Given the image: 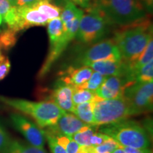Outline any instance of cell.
<instances>
[{
    "label": "cell",
    "mask_w": 153,
    "mask_h": 153,
    "mask_svg": "<svg viewBox=\"0 0 153 153\" xmlns=\"http://www.w3.org/2000/svg\"><path fill=\"white\" fill-rule=\"evenodd\" d=\"M9 141V137L8 134L4 128L0 125V152H3L5 148L8 145Z\"/></svg>",
    "instance_id": "33"
},
{
    "label": "cell",
    "mask_w": 153,
    "mask_h": 153,
    "mask_svg": "<svg viewBox=\"0 0 153 153\" xmlns=\"http://www.w3.org/2000/svg\"><path fill=\"white\" fill-rule=\"evenodd\" d=\"M101 99H102L97 97L94 91L79 87H74L73 95H72V101L74 106L85 102L97 101Z\"/></svg>",
    "instance_id": "24"
},
{
    "label": "cell",
    "mask_w": 153,
    "mask_h": 153,
    "mask_svg": "<svg viewBox=\"0 0 153 153\" xmlns=\"http://www.w3.org/2000/svg\"><path fill=\"white\" fill-rule=\"evenodd\" d=\"M99 130L114 139L120 146L141 149L149 148L150 146V136L146 129L133 120H125L103 126Z\"/></svg>",
    "instance_id": "4"
},
{
    "label": "cell",
    "mask_w": 153,
    "mask_h": 153,
    "mask_svg": "<svg viewBox=\"0 0 153 153\" xmlns=\"http://www.w3.org/2000/svg\"><path fill=\"white\" fill-rule=\"evenodd\" d=\"M12 125L26 138L30 145L38 148H43L45 143V133L36 123L22 115H11Z\"/></svg>",
    "instance_id": "10"
},
{
    "label": "cell",
    "mask_w": 153,
    "mask_h": 153,
    "mask_svg": "<svg viewBox=\"0 0 153 153\" xmlns=\"http://www.w3.org/2000/svg\"><path fill=\"white\" fill-rule=\"evenodd\" d=\"M43 131L45 133V140H47L51 153H68L65 148L58 143L52 132L48 128L43 129Z\"/></svg>",
    "instance_id": "29"
},
{
    "label": "cell",
    "mask_w": 153,
    "mask_h": 153,
    "mask_svg": "<svg viewBox=\"0 0 153 153\" xmlns=\"http://www.w3.org/2000/svg\"><path fill=\"white\" fill-rule=\"evenodd\" d=\"M46 129V128H45ZM54 134L55 137L60 145H62L68 153H94L91 147H82L70 139V137L62 135V134L55 131L51 128H48Z\"/></svg>",
    "instance_id": "17"
},
{
    "label": "cell",
    "mask_w": 153,
    "mask_h": 153,
    "mask_svg": "<svg viewBox=\"0 0 153 153\" xmlns=\"http://www.w3.org/2000/svg\"><path fill=\"white\" fill-rule=\"evenodd\" d=\"M32 7L37 9L41 14L45 15L49 21L53 19L60 18L62 9L58 6L53 4L46 0H42V1H38V3H36Z\"/></svg>",
    "instance_id": "22"
},
{
    "label": "cell",
    "mask_w": 153,
    "mask_h": 153,
    "mask_svg": "<svg viewBox=\"0 0 153 153\" xmlns=\"http://www.w3.org/2000/svg\"><path fill=\"white\" fill-rule=\"evenodd\" d=\"M46 1H50V2H51V1H53V0H46Z\"/></svg>",
    "instance_id": "42"
},
{
    "label": "cell",
    "mask_w": 153,
    "mask_h": 153,
    "mask_svg": "<svg viewBox=\"0 0 153 153\" xmlns=\"http://www.w3.org/2000/svg\"><path fill=\"white\" fill-rule=\"evenodd\" d=\"M1 23H2V19H1V17L0 16V26H1Z\"/></svg>",
    "instance_id": "41"
},
{
    "label": "cell",
    "mask_w": 153,
    "mask_h": 153,
    "mask_svg": "<svg viewBox=\"0 0 153 153\" xmlns=\"http://www.w3.org/2000/svg\"><path fill=\"white\" fill-rule=\"evenodd\" d=\"M8 1L9 3H10V4L11 6H13V7H14V6H16V0H8Z\"/></svg>",
    "instance_id": "40"
},
{
    "label": "cell",
    "mask_w": 153,
    "mask_h": 153,
    "mask_svg": "<svg viewBox=\"0 0 153 153\" xmlns=\"http://www.w3.org/2000/svg\"><path fill=\"white\" fill-rule=\"evenodd\" d=\"M123 97L134 116L151 111L153 106V82H134L125 88Z\"/></svg>",
    "instance_id": "6"
},
{
    "label": "cell",
    "mask_w": 153,
    "mask_h": 153,
    "mask_svg": "<svg viewBox=\"0 0 153 153\" xmlns=\"http://www.w3.org/2000/svg\"><path fill=\"white\" fill-rule=\"evenodd\" d=\"M40 1H42V0H16V4L15 7H32Z\"/></svg>",
    "instance_id": "35"
},
{
    "label": "cell",
    "mask_w": 153,
    "mask_h": 153,
    "mask_svg": "<svg viewBox=\"0 0 153 153\" xmlns=\"http://www.w3.org/2000/svg\"><path fill=\"white\" fill-rule=\"evenodd\" d=\"M97 131L94 128V126H88L82 131L78 132L72 135L70 139L82 147H91L90 140L93 134Z\"/></svg>",
    "instance_id": "27"
},
{
    "label": "cell",
    "mask_w": 153,
    "mask_h": 153,
    "mask_svg": "<svg viewBox=\"0 0 153 153\" xmlns=\"http://www.w3.org/2000/svg\"><path fill=\"white\" fill-rule=\"evenodd\" d=\"M134 82H153V61L135 70L133 72Z\"/></svg>",
    "instance_id": "26"
},
{
    "label": "cell",
    "mask_w": 153,
    "mask_h": 153,
    "mask_svg": "<svg viewBox=\"0 0 153 153\" xmlns=\"http://www.w3.org/2000/svg\"><path fill=\"white\" fill-rule=\"evenodd\" d=\"M94 102H85L75 105L72 114L75 115L80 120L85 122V123L90 126H94V114L93 108Z\"/></svg>",
    "instance_id": "19"
},
{
    "label": "cell",
    "mask_w": 153,
    "mask_h": 153,
    "mask_svg": "<svg viewBox=\"0 0 153 153\" xmlns=\"http://www.w3.org/2000/svg\"><path fill=\"white\" fill-rule=\"evenodd\" d=\"M112 153H126V152H125V151L122 149L121 147L118 145V148H116V150H114V151Z\"/></svg>",
    "instance_id": "39"
},
{
    "label": "cell",
    "mask_w": 153,
    "mask_h": 153,
    "mask_svg": "<svg viewBox=\"0 0 153 153\" xmlns=\"http://www.w3.org/2000/svg\"><path fill=\"white\" fill-rule=\"evenodd\" d=\"M87 11L89 14L83 15L80 20L75 38L82 43H93L105 35L107 23L97 12Z\"/></svg>",
    "instance_id": "7"
},
{
    "label": "cell",
    "mask_w": 153,
    "mask_h": 153,
    "mask_svg": "<svg viewBox=\"0 0 153 153\" xmlns=\"http://www.w3.org/2000/svg\"><path fill=\"white\" fill-rule=\"evenodd\" d=\"M88 126H90V125L85 123L74 114L65 111L57 120L56 124L51 128L57 133L71 137L74 134L82 131Z\"/></svg>",
    "instance_id": "14"
},
{
    "label": "cell",
    "mask_w": 153,
    "mask_h": 153,
    "mask_svg": "<svg viewBox=\"0 0 153 153\" xmlns=\"http://www.w3.org/2000/svg\"><path fill=\"white\" fill-rule=\"evenodd\" d=\"M107 60H122L119 50L113 39L104 40L89 47L78 57L76 65L88 66L92 62Z\"/></svg>",
    "instance_id": "9"
},
{
    "label": "cell",
    "mask_w": 153,
    "mask_h": 153,
    "mask_svg": "<svg viewBox=\"0 0 153 153\" xmlns=\"http://www.w3.org/2000/svg\"><path fill=\"white\" fill-rule=\"evenodd\" d=\"M0 101L19 112L29 116L43 130L54 126L65 112L51 100L36 102L26 99L0 97Z\"/></svg>",
    "instance_id": "3"
},
{
    "label": "cell",
    "mask_w": 153,
    "mask_h": 153,
    "mask_svg": "<svg viewBox=\"0 0 153 153\" xmlns=\"http://www.w3.org/2000/svg\"><path fill=\"white\" fill-rule=\"evenodd\" d=\"M153 61V40L151 38L150 41L148 42V45L145 48L144 51L142 53V54L140 55V57L133 63H129L130 68L132 71V80H133V72L135 70L138 69L145 65Z\"/></svg>",
    "instance_id": "23"
},
{
    "label": "cell",
    "mask_w": 153,
    "mask_h": 153,
    "mask_svg": "<svg viewBox=\"0 0 153 153\" xmlns=\"http://www.w3.org/2000/svg\"><path fill=\"white\" fill-rule=\"evenodd\" d=\"M87 10L102 16L107 24H129L147 15L139 0H95Z\"/></svg>",
    "instance_id": "2"
},
{
    "label": "cell",
    "mask_w": 153,
    "mask_h": 153,
    "mask_svg": "<svg viewBox=\"0 0 153 153\" xmlns=\"http://www.w3.org/2000/svg\"><path fill=\"white\" fill-rule=\"evenodd\" d=\"M84 1V8L88 9L94 4L95 0H83Z\"/></svg>",
    "instance_id": "37"
},
{
    "label": "cell",
    "mask_w": 153,
    "mask_h": 153,
    "mask_svg": "<svg viewBox=\"0 0 153 153\" xmlns=\"http://www.w3.org/2000/svg\"><path fill=\"white\" fill-rule=\"evenodd\" d=\"M16 7L17 19L14 30L19 32L33 26H45L49 20L33 7Z\"/></svg>",
    "instance_id": "11"
},
{
    "label": "cell",
    "mask_w": 153,
    "mask_h": 153,
    "mask_svg": "<svg viewBox=\"0 0 153 153\" xmlns=\"http://www.w3.org/2000/svg\"><path fill=\"white\" fill-rule=\"evenodd\" d=\"M48 33L49 36L50 47L58 43L63 34V24L60 18L50 20L48 23Z\"/></svg>",
    "instance_id": "21"
},
{
    "label": "cell",
    "mask_w": 153,
    "mask_h": 153,
    "mask_svg": "<svg viewBox=\"0 0 153 153\" xmlns=\"http://www.w3.org/2000/svg\"><path fill=\"white\" fill-rule=\"evenodd\" d=\"M0 16L8 28L14 29L17 19L16 7L11 6L8 0H0Z\"/></svg>",
    "instance_id": "18"
},
{
    "label": "cell",
    "mask_w": 153,
    "mask_h": 153,
    "mask_svg": "<svg viewBox=\"0 0 153 153\" xmlns=\"http://www.w3.org/2000/svg\"><path fill=\"white\" fill-rule=\"evenodd\" d=\"M93 72L89 66H70L60 72L59 79L68 85L77 87L88 81Z\"/></svg>",
    "instance_id": "16"
},
{
    "label": "cell",
    "mask_w": 153,
    "mask_h": 153,
    "mask_svg": "<svg viewBox=\"0 0 153 153\" xmlns=\"http://www.w3.org/2000/svg\"><path fill=\"white\" fill-rule=\"evenodd\" d=\"M93 114L94 126L116 123L134 116L133 111L123 97L94 101Z\"/></svg>",
    "instance_id": "5"
},
{
    "label": "cell",
    "mask_w": 153,
    "mask_h": 153,
    "mask_svg": "<svg viewBox=\"0 0 153 153\" xmlns=\"http://www.w3.org/2000/svg\"><path fill=\"white\" fill-rule=\"evenodd\" d=\"M106 76H107L103 75V74L99 73V72H93V73L91 74L90 78L88 79V81L77 87L88 89V90L95 92L100 87V86L102 85Z\"/></svg>",
    "instance_id": "28"
},
{
    "label": "cell",
    "mask_w": 153,
    "mask_h": 153,
    "mask_svg": "<svg viewBox=\"0 0 153 153\" xmlns=\"http://www.w3.org/2000/svg\"><path fill=\"white\" fill-rule=\"evenodd\" d=\"M17 33L9 28L0 32V52L8 51L14 46L17 41Z\"/></svg>",
    "instance_id": "25"
},
{
    "label": "cell",
    "mask_w": 153,
    "mask_h": 153,
    "mask_svg": "<svg viewBox=\"0 0 153 153\" xmlns=\"http://www.w3.org/2000/svg\"><path fill=\"white\" fill-rule=\"evenodd\" d=\"M146 12L152 14L153 11V0H139Z\"/></svg>",
    "instance_id": "36"
},
{
    "label": "cell",
    "mask_w": 153,
    "mask_h": 153,
    "mask_svg": "<svg viewBox=\"0 0 153 153\" xmlns=\"http://www.w3.org/2000/svg\"><path fill=\"white\" fill-rule=\"evenodd\" d=\"M74 90V87L73 86L68 85L58 79L51 91V97L48 100L53 101L65 111L72 113L74 108L72 101Z\"/></svg>",
    "instance_id": "12"
},
{
    "label": "cell",
    "mask_w": 153,
    "mask_h": 153,
    "mask_svg": "<svg viewBox=\"0 0 153 153\" xmlns=\"http://www.w3.org/2000/svg\"><path fill=\"white\" fill-rule=\"evenodd\" d=\"M11 68L9 57L0 52V81L7 76Z\"/></svg>",
    "instance_id": "31"
},
{
    "label": "cell",
    "mask_w": 153,
    "mask_h": 153,
    "mask_svg": "<svg viewBox=\"0 0 153 153\" xmlns=\"http://www.w3.org/2000/svg\"><path fill=\"white\" fill-rule=\"evenodd\" d=\"M120 146V145H119ZM122 149L125 151L126 153H152V150L150 148L141 149V148H134L130 147L120 146Z\"/></svg>",
    "instance_id": "34"
},
{
    "label": "cell",
    "mask_w": 153,
    "mask_h": 153,
    "mask_svg": "<svg viewBox=\"0 0 153 153\" xmlns=\"http://www.w3.org/2000/svg\"><path fill=\"white\" fill-rule=\"evenodd\" d=\"M118 147V144L110 137L102 144L96 147H91L94 153H112Z\"/></svg>",
    "instance_id": "30"
},
{
    "label": "cell",
    "mask_w": 153,
    "mask_h": 153,
    "mask_svg": "<svg viewBox=\"0 0 153 153\" xmlns=\"http://www.w3.org/2000/svg\"><path fill=\"white\" fill-rule=\"evenodd\" d=\"M73 3H75L76 4H78L80 7H83L84 8V1L83 0H71Z\"/></svg>",
    "instance_id": "38"
},
{
    "label": "cell",
    "mask_w": 153,
    "mask_h": 153,
    "mask_svg": "<svg viewBox=\"0 0 153 153\" xmlns=\"http://www.w3.org/2000/svg\"><path fill=\"white\" fill-rule=\"evenodd\" d=\"M3 153H48L44 148H38L18 140H10Z\"/></svg>",
    "instance_id": "20"
},
{
    "label": "cell",
    "mask_w": 153,
    "mask_h": 153,
    "mask_svg": "<svg viewBox=\"0 0 153 153\" xmlns=\"http://www.w3.org/2000/svg\"><path fill=\"white\" fill-rule=\"evenodd\" d=\"M110 138L109 136L106 135V134L101 133V132L96 131L93 135L91 137L90 144L91 147H96L97 145H99L102 143H104L105 141Z\"/></svg>",
    "instance_id": "32"
},
{
    "label": "cell",
    "mask_w": 153,
    "mask_h": 153,
    "mask_svg": "<svg viewBox=\"0 0 153 153\" xmlns=\"http://www.w3.org/2000/svg\"><path fill=\"white\" fill-rule=\"evenodd\" d=\"M130 85L123 77L107 76L102 85L95 91L96 95L102 99H113L122 97L124 89Z\"/></svg>",
    "instance_id": "13"
},
{
    "label": "cell",
    "mask_w": 153,
    "mask_h": 153,
    "mask_svg": "<svg viewBox=\"0 0 153 153\" xmlns=\"http://www.w3.org/2000/svg\"><path fill=\"white\" fill-rule=\"evenodd\" d=\"M151 38L152 22L145 16L129 24L120 26L115 31L113 40L119 50L122 60L133 63L142 54Z\"/></svg>",
    "instance_id": "1"
},
{
    "label": "cell",
    "mask_w": 153,
    "mask_h": 153,
    "mask_svg": "<svg viewBox=\"0 0 153 153\" xmlns=\"http://www.w3.org/2000/svg\"><path fill=\"white\" fill-rule=\"evenodd\" d=\"M83 15L84 11H82L74 19L70 28L65 30L63 29L62 36L60 38V41H58V43L56 45H55L54 46L50 47L49 52L46 59H45V62H44L43 65H42L41 68L40 69L39 72L38 73V79H43V77H45L49 73L54 63L58 60L60 55L65 51L66 48L68 47L70 42L76 37V32H77L78 28H79L80 20H81Z\"/></svg>",
    "instance_id": "8"
},
{
    "label": "cell",
    "mask_w": 153,
    "mask_h": 153,
    "mask_svg": "<svg viewBox=\"0 0 153 153\" xmlns=\"http://www.w3.org/2000/svg\"><path fill=\"white\" fill-rule=\"evenodd\" d=\"M93 71L105 76H118L125 77L128 72V63L121 60H100L89 64ZM126 80V79H125Z\"/></svg>",
    "instance_id": "15"
}]
</instances>
